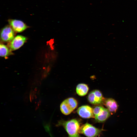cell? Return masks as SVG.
<instances>
[{
  "mask_svg": "<svg viewBox=\"0 0 137 137\" xmlns=\"http://www.w3.org/2000/svg\"><path fill=\"white\" fill-rule=\"evenodd\" d=\"M8 21L9 25L16 32H22L28 27L25 23L21 20L9 19Z\"/></svg>",
  "mask_w": 137,
  "mask_h": 137,
  "instance_id": "obj_5",
  "label": "cell"
},
{
  "mask_svg": "<svg viewBox=\"0 0 137 137\" xmlns=\"http://www.w3.org/2000/svg\"><path fill=\"white\" fill-rule=\"evenodd\" d=\"M27 38L22 35H18L14 37L8 45L11 50H14L21 47L26 41Z\"/></svg>",
  "mask_w": 137,
  "mask_h": 137,
  "instance_id": "obj_6",
  "label": "cell"
},
{
  "mask_svg": "<svg viewBox=\"0 0 137 137\" xmlns=\"http://www.w3.org/2000/svg\"><path fill=\"white\" fill-rule=\"evenodd\" d=\"M65 100L73 111L77 107L78 105L77 101L74 98H69Z\"/></svg>",
  "mask_w": 137,
  "mask_h": 137,
  "instance_id": "obj_13",
  "label": "cell"
},
{
  "mask_svg": "<svg viewBox=\"0 0 137 137\" xmlns=\"http://www.w3.org/2000/svg\"><path fill=\"white\" fill-rule=\"evenodd\" d=\"M104 130L103 129L96 128L86 123L80 127L79 132L87 137H97L100 135Z\"/></svg>",
  "mask_w": 137,
  "mask_h": 137,
  "instance_id": "obj_2",
  "label": "cell"
},
{
  "mask_svg": "<svg viewBox=\"0 0 137 137\" xmlns=\"http://www.w3.org/2000/svg\"><path fill=\"white\" fill-rule=\"evenodd\" d=\"M110 112L107 108H104L99 114L94 116L95 121L102 123L105 122L110 117Z\"/></svg>",
  "mask_w": 137,
  "mask_h": 137,
  "instance_id": "obj_9",
  "label": "cell"
},
{
  "mask_svg": "<svg viewBox=\"0 0 137 137\" xmlns=\"http://www.w3.org/2000/svg\"><path fill=\"white\" fill-rule=\"evenodd\" d=\"M60 109L62 113L65 115H68L73 111L65 100L61 103Z\"/></svg>",
  "mask_w": 137,
  "mask_h": 137,
  "instance_id": "obj_11",
  "label": "cell"
},
{
  "mask_svg": "<svg viewBox=\"0 0 137 137\" xmlns=\"http://www.w3.org/2000/svg\"><path fill=\"white\" fill-rule=\"evenodd\" d=\"M93 109L88 105L83 106L79 107L77 109V113L82 118H94L93 113Z\"/></svg>",
  "mask_w": 137,
  "mask_h": 137,
  "instance_id": "obj_7",
  "label": "cell"
},
{
  "mask_svg": "<svg viewBox=\"0 0 137 137\" xmlns=\"http://www.w3.org/2000/svg\"><path fill=\"white\" fill-rule=\"evenodd\" d=\"M57 126H62L64 128L68 137H81L79 134L80 124L76 119L66 121H60L58 122Z\"/></svg>",
  "mask_w": 137,
  "mask_h": 137,
  "instance_id": "obj_1",
  "label": "cell"
},
{
  "mask_svg": "<svg viewBox=\"0 0 137 137\" xmlns=\"http://www.w3.org/2000/svg\"><path fill=\"white\" fill-rule=\"evenodd\" d=\"M0 55L1 57H6L11 54V50L5 45L1 44L0 45Z\"/></svg>",
  "mask_w": 137,
  "mask_h": 137,
  "instance_id": "obj_12",
  "label": "cell"
},
{
  "mask_svg": "<svg viewBox=\"0 0 137 137\" xmlns=\"http://www.w3.org/2000/svg\"><path fill=\"white\" fill-rule=\"evenodd\" d=\"M89 90V87L87 84L84 83H80L77 85L76 90L78 95L83 96L87 94Z\"/></svg>",
  "mask_w": 137,
  "mask_h": 137,
  "instance_id": "obj_10",
  "label": "cell"
},
{
  "mask_svg": "<svg viewBox=\"0 0 137 137\" xmlns=\"http://www.w3.org/2000/svg\"><path fill=\"white\" fill-rule=\"evenodd\" d=\"M104 108L101 106H97L95 107L93 109V113L94 116L98 114Z\"/></svg>",
  "mask_w": 137,
  "mask_h": 137,
  "instance_id": "obj_14",
  "label": "cell"
},
{
  "mask_svg": "<svg viewBox=\"0 0 137 137\" xmlns=\"http://www.w3.org/2000/svg\"><path fill=\"white\" fill-rule=\"evenodd\" d=\"M88 99L90 103L95 105L101 104L104 100L101 92L97 90H94L89 93L88 97Z\"/></svg>",
  "mask_w": 137,
  "mask_h": 137,
  "instance_id": "obj_4",
  "label": "cell"
},
{
  "mask_svg": "<svg viewBox=\"0 0 137 137\" xmlns=\"http://www.w3.org/2000/svg\"><path fill=\"white\" fill-rule=\"evenodd\" d=\"M103 102L111 113L113 114L116 112L118 106L116 102L114 99L112 98H107L105 99Z\"/></svg>",
  "mask_w": 137,
  "mask_h": 137,
  "instance_id": "obj_8",
  "label": "cell"
},
{
  "mask_svg": "<svg viewBox=\"0 0 137 137\" xmlns=\"http://www.w3.org/2000/svg\"><path fill=\"white\" fill-rule=\"evenodd\" d=\"M14 31L10 25L5 26L1 30V40L5 42H11L14 38Z\"/></svg>",
  "mask_w": 137,
  "mask_h": 137,
  "instance_id": "obj_3",
  "label": "cell"
}]
</instances>
